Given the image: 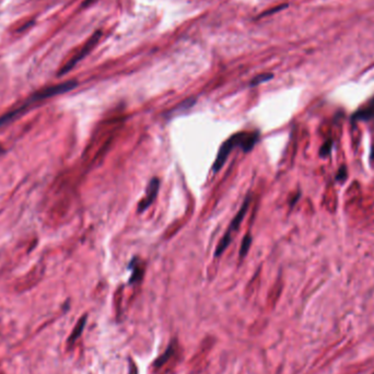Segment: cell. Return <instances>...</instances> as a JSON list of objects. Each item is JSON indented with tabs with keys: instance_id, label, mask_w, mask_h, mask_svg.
<instances>
[{
	"instance_id": "obj_1",
	"label": "cell",
	"mask_w": 374,
	"mask_h": 374,
	"mask_svg": "<svg viewBox=\"0 0 374 374\" xmlns=\"http://www.w3.org/2000/svg\"><path fill=\"white\" fill-rule=\"evenodd\" d=\"M77 85H78L77 81L70 80V81H66V82L40 89V90L30 95L28 99L20 105V107H18L17 109H14L10 112H8L7 114H5V115L0 117V128L6 126L7 124L11 123V121H13L14 119H17L18 116L22 115V114L27 111V109L32 107L33 104L47 100V99H51V97H54L56 95H60L66 92H69L72 90V89H75L77 87Z\"/></svg>"
},
{
	"instance_id": "obj_2",
	"label": "cell",
	"mask_w": 374,
	"mask_h": 374,
	"mask_svg": "<svg viewBox=\"0 0 374 374\" xmlns=\"http://www.w3.org/2000/svg\"><path fill=\"white\" fill-rule=\"evenodd\" d=\"M257 138H258L257 133H238L231 136L229 139L223 142L221 148L219 149L218 156L214 164L215 172H218V171L224 165L231 150H233L235 147H240L244 152L251 151L255 146Z\"/></svg>"
},
{
	"instance_id": "obj_3",
	"label": "cell",
	"mask_w": 374,
	"mask_h": 374,
	"mask_svg": "<svg viewBox=\"0 0 374 374\" xmlns=\"http://www.w3.org/2000/svg\"><path fill=\"white\" fill-rule=\"evenodd\" d=\"M101 35H102L101 31H96L95 33L87 40V42L85 43V45L80 48L79 52L74 57H71L70 60H68V63L65 65V66L59 70L58 76L66 75V74H68V72L71 69H74V67L77 66V64L82 60L87 55H89V53H90L93 50V48L95 47V45L99 43Z\"/></svg>"
},
{
	"instance_id": "obj_4",
	"label": "cell",
	"mask_w": 374,
	"mask_h": 374,
	"mask_svg": "<svg viewBox=\"0 0 374 374\" xmlns=\"http://www.w3.org/2000/svg\"><path fill=\"white\" fill-rule=\"evenodd\" d=\"M159 186H160V181L158 178H152L147 186V190H146V196L139 202V205H138V213H142V211L149 208V206L157 197L159 192Z\"/></svg>"
},
{
	"instance_id": "obj_5",
	"label": "cell",
	"mask_w": 374,
	"mask_h": 374,
	"mask_svg": "<svg viewBox=\"0 0 374 374\" xmlns=\"http://www.w3.org/2000/svg\"><path fill=\"white\" fill-rule=\"evenodd\" d=\"M250 200H251V198H250V197H246V199L244 200V202H243V205H242L241 209L239 210V213L237 214V216H235V217L233 218V220L231 221L230 227H229V229H227L226 233L231 234L233 231L237 230L238 227L240 226L241 222L243 221L244 217H245V215H246V213H247V209H248V207H250Z\"/></svg>"
},
{
	"instance_id": "obj_6",
	"label": "cell",
	"mask_w": 374,
	"mask_h": 374,
	"mask_svg": "<svg viewBox=\"0 0 374 374\" xmlns=\"http://www.w3.org/2000/svg\"><path fill=\"white\" fill-rule=\"evenodd\" d=\"M372 117H374V99H372L365 107L355 113L354 115V119L356 120H369Z\"/></svg>"
},
{
	"instance_id": "obj_7",
	"label": "cell",
	"mask_w": 374,
	"mask_h": 374,
	"mask_svg": "<svg viewBox=\"0 0 374 374\" xmlns=\"http://www.w3.org/2000/svg\"><path fill=\"white\" fill-rule=\"evenodd\" d=\"M87 318H88L87 315H84L82 318H81V319L79 320V322L77 323L76 327L74 328V330H72L70 337L68 338V344H69V345L74 344L75 341H76V340H77V339L81 336V334H82V330H84V328H85V326H86V323H87Z\"/></svg>"
},
{
	"instance_id": "obj_8",
	"label": "cell",
	"mask_w": 374,
	"mask_h": 374,
	"mask_svg": "<svg viewBox=\"0 0 374 374\" xmlns=\"http://www.w3.org/2000/svg\"><path fill=\"white\" fill-rule=\"evenodd\" d=\"M251 244H252V235L251 234H246L245 237H244L243 241H242V244H241V247H240V257H245V255L248 253V250L251 247Z\"/></svg>"
},
{
	"instance_id": "obj_9",
	"label": "cell",
	"mask_w": 374,
	"mask_h": 374,
	"mask_svg": "<svg viewBox=\"0 0 374 374\" xmlns=\"http://www.w3.org/2000/svg\"><path fill=\"white\" fill-rule=\"evenodd\" d=\"M134 263H135V266H132L134 268L133 275H132V277H131V280H129L132 283L133 282H137L138 280H140L141 277H142V269L140 268V266L137 264L136 259H134Z\"/></svg>"
},
{
	"instance_id": "obj_10",
	"label": "cell",
	"mask_w": 374,
	"mask_h": 374,
	"mask_svg": "<svg viewBox=\"0 0 374 374\" xmlns=\"http://www.w3.org/2000/svg\"><path fill=\"white\" fill-rule=\"evenodd\" d=\"M273 77H274L273 74H262V75H259V76L255 77L253 80H252L251 86L255 87L257 85H261L263 82H266V81H268V80L273 79Z\"/></svg>"
},
{
	"instance_id": "obj_11",
	"label": "cell",
	"mask_w": 374,
	"mask_h": 374,
	"mask_svg": "<svg viewBox=\"0 0 374 374\" xmlns=\"http://www.w3.org/2000/svg\"><path fill=\"white\" fill-rule=\"evenodd\" d=\"M331 147H333V141L331 140H327L326 142H325L322 146V148L320 150L321 157H327L328 154L330 153V151H331Z\"/></svg>"
},
{
	"instance_id": "obj_12",
	"label": "cell",
	"mask_w": 374,
	"mask_h": 374,
	"mask_svg": "<svg viewBox=\"0 0 374 374\" xmlns=\"http://www.w3.org/2000/svg\"><path fill=\"white\" fill-rule=\"evenodd\" d=\"M346 177H347V171H346V168H345V167H343L341 169H339V171H338V174H337L336 178H337L338 181H340V180H341V181H344Z\"/></svg>"
},
{
	"instance_id": "obj_13",
	"label": "cell",
	"mask_w": 374,
	"mask_h": 374,
	"mask_svg": "<svg viewBox=\"0 0 374 374\" xmlns=\"http://www.w3.org/2000/svg\"><path fill=\"white\" fill-rule=\"evenodd\" d=\"M371 160L374 161V142L372 144V149H371Z\"/></svg>"
},
{
	"instance_id": "obj_14",
	"label": "cell",
	"mask_w": 374,
	"mask_h": 374,
	"mask_svg": "<svg viewBox=\"0 0 374 374\" xmlns=\"http://www.w3.org/2000/svg\"><path fill=\"white\" fill-rule=\"evenodd\" d=\"M94 2V0H87V2L84 4V6L86 7V6H88V5H90L91 3H93Z\"/></svg>"
},
{
	"instance_id": "obj_15",
	"label": "cell",
	"mask_w": 374,
	"mask_h": 374,
	"mask_svg": "<svg viewBox=\"0 0 374 374\" xmlns=\"http://www.w3.org/2000/svg\"><path fill=\"white\" fill-rule=\"evenodd\" d=\"M373 374H374V373H373Z\"/></svg>"
}]
</instances>
